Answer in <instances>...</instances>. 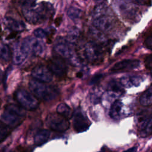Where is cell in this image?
I'll return each instance as SVG.
<instances>
[{"label":"cell","instance_id":"6da1fadb","mask_svg":"<svg viewBox=\"0 0 152 152\" xmlns=\"http://www.w3.org/2000/svg\"><path fill=\"white\" fill-rule=\"evenodd\" d=\"M21 11L25 20L31 24H40L53 15V5L45 1L37 0H23Z\"/></svg>","mask_w":152,"mask_h":152},{"label":"cell","instance_id":"7a4b0ae2","mask_svg":"<svg viewBox=\"0 0 152 152\" xmlns=\"http://www.w3.org/2000/svg\"><path fill=\"white\" fill-rule=\"evenodd\" d=\"M107 46L92 40L86 42L83 46L81 53H77L81 61L84 60L91 65H99L103 62L105 50Z\"/></svg>","mask_w":152,"mask_h":152},{"label":"cell","instance_id":"3957f363","mask_svg":"<svg viewBox=\"0 0 152 152\" xmlns=\"http://www.w3.org/2000/svg\"><path fill=\"white\" fill-rule=\"evenodd\" d=\"M31 93L37 99L44 102H50L55 99L59 95L58 88L47 83L31 80L28 84Z\"/></svg>","mask_w":152,"mask_h":152},{"label":"cell","instance_id":"277c9868","mask_svg":"<svg viewBox=\"0 0 152 152\" xmlns=\"http://www.w3.org/2000/svg\"><path fill=\"white\" fill-rule=\"evenodd\" d=\"M73 45L69 43L66 38L59 37L56 39L53 46V50L58 56L65 60H68L72 65L78 66L81 62L77 52L73 50Z\"/></svg>","mask_w":152,"mask_h":152},{"label":"cell","instance_id":"5b68a950","mask_svg":"<svg viewBox=\"0 0 152 152\" xmlns=\"http://www.w3.org/2000/svg\"><path fill=\"white\" fill-rule=\"evenodd\" d=\"M113 4L116 11L124 20L131 23L140 20L141 12L135 4L126 0H113Z\"/></svg>","mask_w":152,"mask_h":152},{"label":"cell","instance_id":"8992f818","mask_svg":"<svg viewBox=\"0 0 152 152\" xmlns=\"http://www.w3.org/2000/svg\"><path fill=\"white\" fill-rule=\"evenodd\" d=\"M26 113L23 108L14 104H8L1 116L3 123L10 127L18 126L24 119Z\"/></svg>","mask_w":152,"mask_h":152},{"label":"cell","instance_id":"52a82bcc","mask_svg":"<svg viewBox=\"0 0 152 152\" xmlns=\"http://www.w3.org/2000/svg\"><path fill=\"white\" fill-rule=\"evenodd\" d=\"M15 99L22 108L27 110H34L39 106L38 99L25 89L17 90L15 93Z\"/></svg>","mask_w":152,"mask_h":152},{"label":"cell","instance_id":"ba28073f","mask_svg":"<svg viewBox=\"0 0 152 152\" xmlns=\"http://www.w3.org/2000/svg\"><path fill=\"white\" fill-rule=\"evenodd\" d=\"M11 58L15 65L23 64L30 53L28 37L16 42L11 50Z\"/></svg>","mask_w":152,"mask_h":152},{"label":"cell","instance_id":"9c48e42d","mask_svg":"<svg viewBox=\"0 0 152 152\" xmlns=\"http://www.w3.org/2000/svg\"><path fill=\"white\" fill-rule=\"evenodd\" d=\"M138 134L141 137H147L151 134L152 119L151 112L144 110L137 115Z\"/></svg>","mask_w":152,"mask_h":152},{"label":"cell","instance_id":"30bf717a","mask_svg":"<svg viewBox=\"0 0 152 152\" xmlns=\"http://www.w3.org/2000/svg\"><path fill=\"white\" fill-rule=\"evenodd\" d=\"M46 124L52 130L62 132L69 128L68 119L58 113H49L46 118Z\"/></svg>","mask_w":152,"mask_h":152},{"label":"cell","instance_id":"8fae6325","mask_svg":"<svg viewBox=\"0 0 152 152\" xmlns=\"http://www.w3.org/2000/svg\"><path fill=\"white\" fill-rule=\"evenodd\" d=\"M3 25L4 27L9 31L8 34L5 37L6 40H10L15 38L18 33L26 29V26L23 21L11 17H5L3 19Z\"/></svg>","mask_w":152,"mask_h":152},{"label":"cell","instance_id":"7c38bea8","mask_svg":"<svg viewBox=\"0 0 152 152\" xmlns=\"http://www.w3.org/2000/svg\"><path fill=\"white\" fill-rule=\"evenodd\" d=\"M115 24L114 18L107 13L94 17L93 21L94 27L103 33H109L113 30Z\"/></svg>","mask_w":152,"mask_h":152},{"label":"cell","instance_id":"4fadbf2b","mask_svg":"<svg viewBox=\"0 0 152 152\" xmlns=\"http://www.w3.org/2000/svg\"><path fill=\"white\" fill-rule=\"evenodd\" d=\"M47 67L55 76L64 78L67 73V66L65 59L57 56L49 59L47 62Z\"/></svg>","mask_w":152,"mask_h":152},{"label":"cell","instance_id":"5bb4252c","mask_svg":"<svg viewBox=\"0 0 152 152\" xmlns=\"http://www.w3.org/2000/svg\"><path fill=\"white\" fill-rule=\"evenodd\" d=\"M72 118L73 127L77 132H83L88 129L91 122L81 109L78 108L75 110L73 112Z\"/></svg>","mask_w":152,"mask_h":152},{"label":"cell","instance_id":"9a60e30c","mask_svg":"<svg viewBox=\"0 0 152 152\" xmlns=\"http://www.w3.org/2000/svg\"><path fill=\"white\" fill-rule=\"evenodd\" d=\"M33 79L42 83H50L53 78V74L49 68L44 65H39L35 66L31 71Z\"/></svg>","mask_w":152,"mask_h":152},{"label":"cell","instance_id":"2e32d148","mask_svg":"<svg viewBox=\"0 0 152 152\" xmlns=\"http://www.w3.org/2000/svg\"><path fill=\"white\" fill-rule=\"evenodd\" d=\"M140 61L137 59H125L116 63L111 68L110 71L113 72L128 71L138 68Z\"/></svg>","mask_w":152,"mask_h":152},{"label":"cell","instance_id":"e0dca14e","mask_svg":"<svg viewBox=\"0 0 152 152\" xmlns=\"http://www.w3.org/2000/svg\"><path fill=\"white\" fill-rule=\"evenodd\" d=\"M30 53L35 56H40L44 52L45 47L43 43L37 39L28 37Z\"/></svg>","mask_w":152,"mask_h":152},{"label":"cell","instance_id":"ac0fdd59","mask_svg":"<svg viewBox=\"0 0 152 152\" xmlns=\"http://www.w3.org/2000/svg\"><path fill=\"white\" fill-rule=\"evenodd\" d=\"M142 77L140 75H127L122 77L119 82L123 87L129 88L131 87L138 86L143 81Z\"/></svg>","mask_w":152,"mask_h":152},{"label":"cell","instance_id":"d6986e66","mask_svg":"<svg viewBox=\"0 0 152 152\" xmlns=\"http://www.w3.org/2000/svg\"><path fill=\"white\" fill-rule=\"evenodd\" d=\"M123 110V103L120 100H116L112 103L109 111V115L111 118L118 120L120 118Z\"/></svg>","mask_w":152,"mask_h":152},{"label":"cell","instance_id":"ffe728a7","mask_svg":"<svg viewBox=\"0 0 152 152\" xmlns=\"http://www.w3.org/2000/svg\"><path fill=\"white\" fill-rule=\"evenodd\" d=\"M50 132L49 130L43 129L36 132L34 137V142L36 145H41L47 142L50 137Z\"/></svg>","mask_w":152,"mask_h":152},{"label":"cell","instance_id":"44dd1931","mask_svg":"<svg viewBox=\"0 0 152 152\" xmlns=\"http://www.w3.org/2000/svg\"><path fill=\"white\" fill-rule=\"evenodd\" d=\"M11 50L10 47L4 43H0V62L6 63L11 58Z\"/></svg>","mask_w":152,"mask_h":152},{"label":"cell","instance_id":"7402d4cb","mask_svg":"<svg viewBox=\"0 0 152 152\" xmlns=\"http://www.w3.org/2000/svg\"><path fill=\"white\" fill-rule=\"evenodd\" d=\"M56 113L68 120L72 118L73 115V112L72 111L70 107L65 103H59L57 106Z\"/></svg>","mask_w":152,"mask_h":152},{"label":"cell","instance_id":"603a6c76","mask_svg":"<svg viewBox=\"0 0 152 152\" xmlns=\"http://www.w3.org/2000/svg\"><path fill=\"white\" fill-rule=\"evenodd\" d=\"M107 91L116 95H121L124 93V87L120 82L111 80L107 85Z\"/></svg>","mask_w":152,"mask_h":152},{"label":"cell","instance_id":"cb8c5ba5","mask_svg":"<svg viewBox=\"0 0 152 152\" xmlns=\"http://www.w3.org/2000/svg\"><path fill=\"white\" fill-rule=\"evenodd\" d=\"M140 104L145 107L150 106L152 103V88L148 87L140 97Z\"/></svg>","mask_w":152,"mask_h":152},{"label":"cell","instance_id":"d4e9b609","mask_svg":"<svg viewBox=\"0 0 152 152\" xmlns=\"http://www.w3.org/2000/svg\"><path fill=\"white\" fill-rule=\"evenodd\" d=\"M67 15L71 20L76 21L81 18L83 15V11L81 10L77 7H71L67 11Z\"/></svg>","mask_w":152,"mask_h":152},{"label":"cell","instance_id":"484cf974","mask_svg":"<svg viewBox=\"0 0 152 152\" xmlns=\"http://www.w3.org/2000/svg\"><path fill=\"white\" fill-rule=\"evenodd\" d=\"M80 37V32L77 28H72L68 33L66 39L73 46L75 45Z\"/></svg>","mask_w":152,"mask_h":152},{"label":"cell","instance_id":"4316f807","mask_svg":"<svg viewBox=\"0 0 152 152\" xmlns=\"http://www.w3.org/2000/svg\"><path fill=\"white\" fill-rule=\"evenodd\" d=\"M10 132V129L9 126L3 122H0V142L6 139Z\"/></svg>","mask_w":152,"mask_h":152},{"label":"cell","instance_id":"83f0119b","mask_svg":"<svg viewBox=\"0 0 152 152\" xmlns=\"http://www.w3.org/2000/svg\"><path fill=\"white\" fill-rule=\"evenodd\" d=\"M107 7L106 4H104V3L100 4L94 8L93 10V17L94 18L100 15L106 14L107 12Z\"/></svg>","mask_w":152,"mask_h":152},{"label":"cell","instance_id":"f1b7e54d","mask_svg":"<svg viewBox=\"0 0 152 152\" xmlns=\"http://www.w3.org/2000/svg\"><path fill=\"white\" fill-rule=\"evenodd\" d=\"M33 34L34 36L38 39H43L48 35V33L41 28H38L34 30Z\"/></svg>","mask_w":152,"mask_h":152},{"label":"cell","instance_id":"f546056e","mask_svg":"<svg viewBox=\"0 0 152 152\" xmlns=\"http://www.w3.org/2000/svg\"><path fill=\"white\" fill-rule=\"evenodd\" d=\"M144 45L145 46L146 48H147L149 50H151L152 48V37H151V33H150L145 38L144 41Z\"/></svg>","mask_w":152,"mask_h":152},{"label":"cell","instance_id":"4dcf8cb0","mask_svg":"<svg viewBox=\"0 0 152 152\" xmlns=\"http://www.w3.org/2000/svg\"><path fill=\"white\" fill-rule=\"evenodd\" d=\"M144 64L146 68L148 69L150 71L151 69V66H152V56L151 54H150L147 55L145 59H144Z\"/></svg>","mask_w":152,"mask_h":152},{"label":"cell","instance_id":"1f68e13d","mask_svg":"<svg viewBox=\"0 0 152 152\" xmlns=\"http://www.w3.org/2000/svg\"><path fill=\"white\" fill-rule=\"evenodd\" d=\"M135 3L140 5H150L151 4V0H132Z\"/></svg>","mask_w":152,"mask_h":152},{"label":"cell","instance_id":"d6a6232c","mask_svg":"<svg viewBox=\"0 0 152 152\" xmlns=\"http://www.w3.org/2000/svg\"><path fill=\"white\" fill-rule=\"evenodd\" d=\"M102 77V74H97L94 75L92 78L91 80L90 81L91 84H95L96 82L99 81Z\"/></svg>","mask_w":152,"mask_h":152},{"label":"cell","instance_id":"836d02e7","mask_svg":"<svg viewBox=\"0 0 152 152\" xmlns=\"http://www.w3.org/2000/svg\"><path fill=\"white\" fill-rule=\"evenodd\" d=\"M137 147H131L123 152H136L137 151Z\"/></svg>","mask_w":152,"mask_h":152},{"label":"cell","instance_id":"e575fe53","mask_svg":"<svg viewBox=\"0 0 152 152\" xmlns=\"http://www.w3.org/2000/svg\"><path fill=\"white\" fill-rule=\"evenodd\" d=\"M61 22V18H56V20H55V24H56V26H58L60 24Z\"/></svg>","mask_w":152,"mask_h":152},{"label":"cell","instance_id":"d590c367","mask_svg":"<svg viewBox=\"0 0 152 152\" xmlns=\"http://www.w3.org/2000/svg\"><path fill=\"white\" fill-rule=\"evenodd\" d=\"M2 72L0 69V83L2 81Z\"/></svg>","mask_w":152,"mask_h":152}]
</instances>
